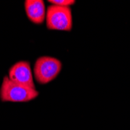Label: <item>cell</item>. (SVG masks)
<instances>
[{
  "mask_svg": "<svg viewBox=\"0 0 130 130\" xmlns=\"http://www.w3.org/2000/svg\"><path fill=\"white\" fill-rule=\"evenodd\" d=\"M38 95L39 93L35 88L17 84L10 80L8 76L3 78L0 87V100L2 102H29L38 98Z\"/></svg>",
  "mask_w": 130,
  "mask_h": 130,
  "instance_id": "obj_1",
  "label": "cell"
},
{
  "mask_svg": "<svg viewBox=\"0 0 130 130\" xmlns=\"http://www.w3.org/2000/svg\"><path fill=\"white\" fill-rule=\"evenodd\" d=\"M46 26L49 30L70 31L73 27L72 10L69 7L51 5L46 10Z\"/></svg>",
  "mask_w": 130,
  "mask_h": 130,
  "instance_id": "obj_2",
  "label": "cell"
},
{
  "mask_svg": "<svg viewBox=\"0 0 130 130\" xmlns=\"http://www.w3.org/2000/svg\"><path fill=\"white\" fill-rule=\"evenodd\" d=\"M62 69V62L55 58L44 56L36 60L34 66V78L40 84L55 79Z\"/></svg>",
  "mask_w": 130,
  "mask_h": 130,
  "instance_id": "obj_3",
  "label": "cell"
},
{
  "mask_svg": "<svg viewBox=\"0 0 130 130\" xmlns=\"http://www.w3.org/2000/svg\"><path fill=\"white\" fill-rule=\"evenodd\" d=\"M8 78L17 84L35 88L30 65L27 61H20L12 66L9 70Z\"/></svg>",
  "mask_w": 130,
  "mask_h": 130,
  "instance_id": "obj_4",
  "label": "cell"
},
{
  "mask_svg": "<svg viewBox=\"0 0 130 130\" xmlns=\"http://www.w3.org/2000/svg\"><path fill=\"white\" fill-rule=\"evenodd\" d=\"M24 8L27 17L35 24H41L46 17V9L42 0H26Z\"/></svg>",
  "mask_w": 130,
  "mask_h": 130,
  "instance_id": "obj_5",
  "label": "cell"
},
{
  "mask_svg": "<svg viewBox=\"0 0 130 130\" xmlns=\"http://www.w3.org/2000/svg\"><path fill=\"white\" fill-rule=\"evenodd\" d=\"M49 3L54 6H61V7H69L75 3L74 0H49Z\"/></svg>",
  "mask_w": 130,
  "mask_h": 130,
  "instance_id": "obj_6",
  "label": "cell"
}]
</instances>
